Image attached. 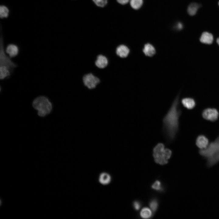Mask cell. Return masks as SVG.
Here are the masks:
<instances>
[{"label":"cell","mask_w":219,"mask_h":219,"mask_svg":"<svg viewBox=\"0 0 219 219\" xmlns=\"http://www.w3.org/2000/svg\"><path fill=\"white\" fill-rule=\"evenodd\" d=\"M219 150V137L209 143L205 148L199 149V153L203 158L207 159Z\"/></svg>","instance_id":"cell-5"},{"label":"cell","mask_w":219,"mask_h":219,"mask_svg":"<svg viewBox=\"0 0 219 219\" xmlns=\"http://www.w3.org/2000/svg\"><path fill=\"white\" fill-rule=\"evenodd\" d=\"M200 5L196 3H193L190 4L187 8V12L190 16H193L195 15L199 8Z\"/></svg>","instance_id":"cell-17"},{"label":"cell","mask_w":219,"mask_h":219,"mask_svg":"<svg viewBox=\"0 0 219 219\" xmlns=\"http://www.w3.org/2000/svg\"><path fill=\"white\" fill-rule=\"evenodd\" d=\"M172 154V151L169 148H165L164 144L162 143H158L153 149V156L154 160L156 163L160 165L167 163Z\"/></svg>","instance_id":"cell-4"},{"label":"cell","mask_w":219,"mask_h":219,"mask_svg":"<svg viewBox=\"0 0 219 219\" xmlns=\"http://www.w3.org/2000/svg\"><path fill=\"white\" fill-rule=\"evenodd\" d=\"M134 207L135 209L136 210H138L140 208V204L139 202L137 201L135 202L134 203Z\"/></svg>","instance_id":"cell-25"},{"label":"cell","mask_w":219,"mask_h":219,"mask_svg":"<svg viewBox=\"0 0 219 219\" xmlns=\"http://www.w3.org/2000/svg\"><path fill=\"white\" fill-rule=\"evenodd\" d=\"M181 103L183 106L188 109H192L194 108L196 105L195 100L192 98L186 97L182 99Z\"/></svg>","instance_id":"cell-14"},{"label":"cell","mask_w":219,"mask_h":219,"mask_svg":"<svg viewBox=\"0 0 219 219\" xmlns=\"http://www.w3.org/2000/svg\"><path fill=\"white\" fill-rule=\"evenodd\" d=\"M32 107L37 111V114L40 117H44L50 114L53 109V105L49 98L42 95L36 97L33 100Z\"/></svg>","instance_id":"cell-3"},{"label":"cell","mask_w":219,"mask_h":219,"mask_svg":"<svg viewBox=\"0 0 219 219\" xmlns=\"http://www.w3.org/2000/svg\"><path fill=\"white\" fill-rule=\"evenodd\" d=\"M82 79L84 86L89 89H95L100 82V79L92 73L84 75Z\"/></svg>","instance_id":"cell-6"},{"label":"cell","mask_w":219,"mask_h":219,"mask_svg":"<svg viewBox=\"0 0 219 219\" xmlns=\"http://www.w3.org/2000/svg\"><path fill=\"white\" fill-rule=\"evenodd\" d=\"M95 4L98 6L103 7L107 3V0H92Z\"/></svg>","instance_id":"cell-21"},{"label":"cell","mask_w":219,"mask_h":219,"mask_svg":"<svg viewBox=\"0 0 219 219\" xmlns=\"http://www.w3.org/2000/svg\"><path fill=\"white\" fill-rule=\"evenodd\" d=\"M152 187L157 190L160 189L161 188L160 182L159 181H156L152 185Z\"/></svg>","instance_id":"cell-23"},{"label":"cell","mask_w":219,"mask_h":219,"mask_svg":"<svg viewBox=\"0 0 219 219\" xmlns=\"http://www.w3.org/2000/svg\"><path fill=\"white\" fill-rule=\"evenodd\" d=\"M202 115L203 117L205 119L214 122L218 119L219 116V112L217 109L209 107L203 109Z\"/></svg>","instance_id":"cell-7"},{"label":"cell","mask_w":219,"mask_h":219,"mask_svg":"<svg viewBox=\"0 0 219 219\" xmlns=\"http://www.w3.org/2000/svg\"><path fill=\"white\" fill-rule=\"evenodd\" d=\"M206 165L211 168L219 162V150L206 159Z\"/></svg>","instance_id":"cell-12"},{"label":"cell","mask_w":219,"mask_h":219,"mask_svg":"<svg viewBox=\"0 0 219 219\" xmlns=\"http://www.w3.org/2000/svg\"><path fill=\"white\" fill-rule=\"evenodd\" d=\"M99 181L103 185H107L111 181L110 175L106 172H102L99 175Z\"/></svg>","instance_id":"cell-15"},{"label":"cell","mask_w":219,"mask_h":219,"mask_svg":"<svg viewBox=\"0 0 219 219\" xmlns=\"http://www.w3.org/2000/svg\"><path fill=\"white\" fill-rule=\"evenodd\" d=\"M216 42L218 45L219 46V37L217 39Z\"/></svg>","instance_id":"cell-27"},{"label":"cell","mask_w":219,"mask_h":219,"mask_svg":"<svg viewBox=\"0 0 219 219\" xmlns=\"http://www.w3.org/2000/svg\"><path fill=\"white\" fill-rule=\"evenodd\" d=\"M181 113L177 96L163 120V131L168 143L174 140L178 133Z\"/></svg>","instance_id":"cell-1"},{"label":"cell","mask_w":219,"mask_h":219,"mask_svg":"<svg viewBox=\"0 0 219 219\" xmlns=\"http://www.w3.org/2000/svg\"><path fill=\"white\" fill-rule=\"evenodd\" d=\"M176 28L178 30H180L182 29L183 26L182 24L181 23H178L176 25Z\"/></svg>","instance_id":"cell-26"},{"label":"cell","mask_w":219,"mask_h":219,"mask_svg":"<svg viewBox=\"0 0 219 219\" xmlns=\"http://www.w3.org/2000/svg\"><path fill=\"white\" fill-rule=\"evenodd\" d=\"M209 143L207 137L203 134L200 135L196 138V144L199 149H203L207 147Z\"/></svg>","instance_id":"cell-11"},{"label":"cell","mask_w":219,"mask_h":219,"mask_svg":"<svg viewBox=\"0 0 219 219\" xmlns=\"http://www.w3.org/2000/svg\"><path fill=\"white\" fill-rule=\"evenodd\" d=\"M218 5H219V2H218Z\"/></svg>","instance_id":"cell-28"},{"label":"cell","mask_w":219,"mask_h":219,"mask_svg":"<svg viewBox=\"0 0 219 219\" xmlns=\"http://www.w3.org/2000/svg\"><path fill=\"white\" fill-rule=\"evenodd\" d=\"M130 6L133 9L137 10L140 9L143 4V0H130Z\"/></svg>","instance_id":"cell-18"},{"label":"cell","mask_w":219,"mask_h":219,"mask_svg":"<svg viewBox=\"0 0 219 219\" xmlns=\"http://www.w3.org/2000/svg\"><path fill=\"white\" fill-rule=\"evenodd\" d=\"M117 2L122 5H125L127 4L129 0H116Z\"/></svg>","instance_id":"cell-24"},{"label":"cell","mask_w":219,"mask_h":219,"mask_svg":"<svg viewBox=\"0 0 219 219\" xmlns=\"http://www.w3.org/2000/svg\"><path fill=\"white\" fill-rule=\"evenodd\" d=\"M150 206L153 211H156L158 206V203L157 201L155 200H153L151 201L150 203Z\"/></svg>","instance_id":"cell-22"},{"label":"cell","mask_w":219,"mask_h":219,"mask_svg":"<svg viewBox=\"0 0 219 219\" xmlns=\"http://www.w3.org/2000/svg\"><path fill=\"white\" fill-rule=\"evenodd\" d=\"M5 51L3 39L0 40V78L4 80L9 78L17 65L13 62Z\"/></svg>","instance_id":"cell-2"},{"label":"cell","mask_w":219,"mask_h":219,"mask_svg":"<svg viewBox=\"0 0 219 219\" xmlns=\"http://www.w3.org/2000/svg\"><path fill=\"white\" fill-rule=\"evenodd\" d=\"M95 63L98 68L104 69L108 66V60L105 56L100 54L97 56Z\"/></svg>","instance_id":"cell-10"},{"label":"cell","mask_w":219,"mask_h":219,"mask_svg":"<svg viewBox=\"0 0 219 219\" xmlns=\"http://www.w3.org/2000/svg\"><path fill=\"white\" fill-rule=\"evenodd\" d=\"M5 52L11 58H12L17 56L19 53V48L16 44L13 43L9 44L5 49Z\"/></svg>","instance_id":"cell-8"},{"label":"cell","mask_w":219,"mask_h":219,"mask_svg":"<svg viewBox=\"0 0 219 219\" xmlns=\"http://www.w3.org/2000/svg\"><path fill=\"white\" fill-rule=\"evenodd\" d=\"M200 40L202 43L210 44L213 41L214 37L211 33L207 32H204L202 33Z\"/></svg>","instance_id":"cell-13"},{"label":"cell","mask_w":219,"mask_h":219,"mask_svg":"<svg viewBox=\"0 0 219 219\" xmlns=\"http://www.w3.org/2000/svg\"><path fill=\"white\" fill-rule=\"evenodd\" d=\"M141 217L143 218L147 219L150 218L151 215V212L148 208H143L140 212Z\"/></svg>","instance_id":"cell-19"},{"label":"cell","mask_w":219,"mask_h":219,"mask_svg":"<svg viewBox=\"0 0 219 219\" xmlns=\"http://www.w3.org/2000/svg\"><path fill=\"white\" fill-rule=\"evenodd\" d=\"M9 10L7 7L4 5H1L0 7V17L1 18H6L8 17Z\"/></svg>","instance_id":"cell-20"},{"label":"cell","mask_w":219,"mask_h":219,"mask_svg":"<svg viewBox=\"0 0 219 219\" xmlns=\"http://www.w3.org/2000/svg\"><path fill=\"white\" fill-rule=\"evenodd\" d=\"M143 52L146 56L151 57L155 54V50L151 44L148 43L144 45L143 49Z\"/></svg>","instance_id":"cell-16"},{"label":"cell","mask_w":219,"mask_h":219,"mask_svg":"<svg viewBox=\"0 0 219 219\" xmlns=\"http://www.w3.org/2000/svg\"><path fill=\"white\" fill-rule=\"evenodd\" d=\"M129 52V48L124 44H120L116 48V54L120 58H126L128 55Z\"/></svg>","instance_id":"cell-9"}]
</instances>
